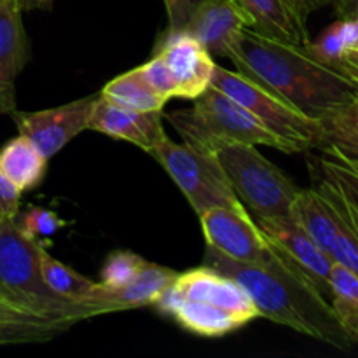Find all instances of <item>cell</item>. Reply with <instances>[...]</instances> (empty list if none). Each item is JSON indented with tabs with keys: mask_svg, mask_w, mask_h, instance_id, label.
Segmentation results:
<instances>
[{
	"mask_svg": "<svg viewBox=\"0 0 358 358\" xmlns=\"http://www.w3.org/2000/svg\"><path fill=\"white\" fill-rule=\"evenodd\" d=\"M52 3V0H21V6H23V10L30 9H45Z\"/></svg>",
	"mask_w": 358,
	"mask_h": 358,
	"instance_id": "cell-35",
	"label": "cell"
},
{
	"mask_svg": "<svg viewBox=\"0 0 358 358\" xmlns=\"http://www.w3.org/2000/svg\"><path fill=\"white\" fill-rule=\"evenodd\" d=\"M297 2L301 3V7H303L306 13H311V10L318 9V7L327 6V3H331L332 0H297Z\"/></svg>",
	"mask_w": 358,
	"mask_h": 358,
	"instance_id": "cell-36",
	"label": "cell"
},
{
	"mask_svg": "<svg viewBox=\"0 0 358 358\" xmlns=\"http://www.w3.org/2000/svg\"><path fill=\"white\" fill-rule=\"evenodd\" d=\"M87 129L103 133L110 138L124 140L149 152L164 135L163 110H133V108L112 103L98 94Z\"/></svg>",
	"mask_w": 358,
	"mask_h": 358,
	"instance_id": "cell-14",
	"label": "cell"
},
{
	"mask_svg": "<svg viewBox=\"0 0 358 358\" xmlns=\"http://www.w3.org/2000/svg\"><path fill=\"white\" fill-rule=\"evenodd\" d=\"M194 101L191 108L163 112V119L171 122L187 145L203 149L213 140H224L275 147L285 152L283 143L271 131L222 91L210 86Z\"/></svg>",
	"mask_w": 358,
	"mask_h": 358,
	"instance_id": "cell-7",
	"label": "cell"
},
{
	"mask_svg": "<svg viewBox=\"0 0 358 358\" xmlns=\"http://www.w3.org/2000/svg\"><path fill=\"white\" fill-rule=\"evenodd\" d=\"M142 76L145 77L147 83L157 91L163 98L171 100L177 94V87H175V80L171 77L170 69L166 66V63L161 59V56L154 55L149 62H145L143 65L138 66Z\"/></svg>",
	"mask_w": 358,
	"mask_h": 358,
	"instance_id": "cell-30",
	"label": "cell"
},
{
	"mask_svg": "<svg viewBox=\"0 0 358 358\" xmlns=\"http://www.w3.org/2000/svg\"><path fill=\"white\" fill-rule=\"evenodd\" d=\"M16 224L30 240L38 241V243L42 238L55 236L59 229L66 226L65 220L59 219L58 213L48 208H41V206H31L20 219L16 217Z\"/></svg>",
	"mask_w": 358,
	"mask_h": 358,
	"instance_id": "cell-29",
	"label": "cell"
},
{
	"mask_svg": "<svg viewBox=\"0 0 358 358\" xmlns=\"http://www.w3.org/2000/svg\"><path fill=\"white\" fill-rule=\"evenodd\" d=\"M227 58L238 72L317 121L352 103L358 90L345 70L315 56L308 45L269 38L254 28L241 31Z\"/></svg>",
	"mask_w": 358,
	"mask_h": 358,
	"instance_id": "cell-1",
	"label": "cell"
},
{
	"mask_svg": "<svg viewBox=\"0 0 358 358\" xmlns=\"http://www.w3.org/2000/svg\"><path fill=\"white\" fill-rule=\"evenodd\" d=\"M168 14L166 30H184L185 23L203 0H163Z\"/></svg>",
	"mask_w": 358,
	"mask_h": 358,
	"instance_id": "cell-31",
	"label": "cell"
},
{
	"mask_svg": "<svg viewBox=\"0 0 358 358\" xmlns=\"http://www.w3.org/2000/svg\"><path fill=\"white\" fill-rule=\"evenodd\" d=\"M353 163H355V164H357V166H358V163H357V161H353Z\"/></svg>",
	"mask_w": 358,
	"mask_h": 358,
	"instance_id": "cell-38",
	"label": "cell"
},
{
	"mask_svg": "<svg viewBox=\"0 0 358 358\" xmlns=\"http://www.w3.org/2000/svg\"><path fill=\"white\" fill-rule=\"evenodd\" d=\"M177 275L178 271L175 269L147 261L138 275L122 289L108 290L98 282V289L91 299V304L100 308L103 315L154 306V303L177 278Z\"/></svg>",
	"mask_w": 358,
	"mask_h": 358,
	"instance_id": "cell-15",
	"label": "cell"
},
{
	"mask_svg": "<svg viewBox=\"0 0 358 358\" xmlns=\"http://www.w3.org/2000/svg\"><path fill=\"white\" fill-rule=\"evenodd\" d=\"M320 149L322 157L318 159L320 175L332 182L358 212V166L334 145L325 143Z\"/></svg>",
	"mask_w": 358,
	"mask_h": 358,
	"instance_id": "cell-25",
	"label": "cell"
},
{
	"mask_svg": "<svg viewBox=\"0 0 358 358\" xmlns=\"http://www.w3.org/2000/svg\"><path fill=\"white\" fill-rule=\"evenodd\" d=\"M175 80V98L196 100L210 87L217 63L205 45L185 30H166L156 48Z\"/></svg>",
	"mask_w": 358,
	"mask_h": 358,
	"instance_id": "cell-11",
	"label": "cell"
},
{
	"mask_svg": "<svg viewBox=\"0 0 358 358\" xmlns=\"http://www.w3.org/2000/svg\"><path fill=\"white\" fill-rule=\"evenodd\" d=\"M2 345H3V343H2V341H0V346H2Z\"/></svg>",
	"mask_w": 358,
	"mask_h": 358,
	"instance_id": "cell-39",
	"label": "cell"
},
{
	"mask_svg": "<svg viewBox=\"0 0 358 358\" xmlns=\"http://www.w3.org/2000/svg\"><path fill=\"white\" fill-rule=\"evenodd\" d=\"M23 192L14 187L2 173H0V220L16 219L20 212V199Z\"/></svg>",
	"mask_w": 358,
	"mask_h": 358,
	"instance_id": "cell-32",
	"label": "cell"
},
{
	"mask_svg": "<svg viewBox=\"0 0 358 358\" xmlns=\"http://www.w3.org/2000/svg\"><path fill=\"white\" fill-rule=\"evenodd\" d=\"M310 51L324 62L338 66V62L350 51L357 48V35L352 21L341 17L339 21L325 28L317 41L308 44Z\"/></svg>",
	"mask_w": 358,
	"mask_h": 358,
	"instance_id": "cell-27",
	"label": "cell"
},
{
	"mask_svg": "<svg viewBox=\"0 0 358 358\" xmlns=\"http://www.w3.org/2000/svg\"><path fill=\"white\" fill-rule=\"evenodd\" d=\"M245 28H252V20L234 0H203L184 30L212 56L227 58Z\"/></svg>",
	"mask_w": 358,
	"mask_h": 358,
	"instance_id": "cell-13",
	"label": "cell"
},
{
	"mask_svg": "<svg viewBox=\"0 0 358 358\" xmlns=\"http://www.w3.org/2000/svg\"><path fill=\"white\" fill-rule=\"evenodd\" d=\"M38 247L16 219L0 220V297L49 320L77 324L101 317L100 308L72 303L49 289L41 273Z\"/></svg>",
	"mask_w": 358,
	"mask_h": 358,
	"instance_id": "cell-4",
	"label": "cell"
},
{
	"mask_svg": "<svg viewBox=\"0 0 358 358\" xmlns=\"http://www.w3.org/2000/svg\"><path fill=\"white\" fill-rule=\"evenodd\" d=\"M100 96L121 107L142 112H161L168 103L166 98L161 96L147 83L138 66L108 80L101 90Z\"/></svg>",
	"mask_w": 358,
	"mask_h": 358,
	"instance_id": "cell-22",
	"label": "cell"
},
{
	"mask_svg": "<svg viewBox=\"0 0 358 358\" xmlns=\"http://www.w3.org/2000/svg\"><path fill=\"white\" fill-rule=\"evenodd\" d=\"M315 187L327 201L336 222V240L332 245V261L341 264L358 278V212L325 177L315 178Z\"/></svg>",
	"mask_w": 358,
	"mask_h": 358,
	"instance_id": "cell-17",
	"label": "cell"
},
{
	"mask_svg": "<svg viewBox=\"0 0 358 358\" xmlns=\"http://www.w3.org/2000/svg\"><path fill=\"white\" fill-rule=\"evenodd\" d=\"M70 322L49 320L38 317L17 304L0 297V341L3 345L48 343L69 331Z\"/></svg>",
	"mask_w": 358,
	"mask_h": 358,
	"instance_id": "cell-19",
	"label": "cell"
},
{
	"mask_svg": "<svg viewBox=\"0 0 358 358\" xmlns=\"http://www.w3.org/2000/svg\"><path fill=\"white\" fill-rule=\"evenodd\" d=\"M289 217L325 254L331 255L336 240V222L327 201L317 187L299 189L290 205Z\"/></svg>",
	"mask_w": 358,
	"mask_h": 358,
	"instance_id": "cell-20",
	"label": "cell"
},
{
	"mask_svg": "<svg viewBox=\"0 0 358 358\" xmlns=\"http://www.w3.org/2000/svg\"><path fill=\"white\" fill-rule=\"evenodd\" d=\"M98 94H90L80 100L44 108L37 112L14 110L13 119L20 135L30 140L44 157H52L72 138L86 131L91 112Z\"/></svg>",
	"mask_w": 358,
	"mask_h": 358,
	"instance_id": "cell-10",
	"label": "cell"
},
{
	"mask_svg": "<svg viewBox=\"0 0 358 358\" xmlns=\"http://www.w3.org/2000/svg\"><path fill=\"white\" fill-rule=\"evenodd\" d=\"M16 110V96L13 87L0 86V114H13Z\"/></svg>",
	"mask_w": 358,
	"mask_h": 358,
	"instance_id": "cell-34",
	"label": "cell"
},
{
	"mask_svg": "<svg viewBox=\"0 0 358 358\" xmlns=\"http://www.w3.org/2000/svg\"><path fill=\"white\" fill-rule=\"evenodd\" d=\"M210 86L247 108L268 131L285 147L287 154L320 149L325 143L324 126L320 121L303 114L283 98L266 90L243 73L215 65Z\"/></svg>",
	"mask_w": 358,
	"mask_h": 358,
	"instance_id": "cell-6",
	"label": "cell"
},
{
	"mask_svg": "<svg viewBox=\"0 0 358 358\" xmlns=\"http://www.w3.org/2000/svg\"><path fill=\"white\" fill-rule=\"evenodd\" d=\"M154 306L201 338H222L261 318L240 283L206 264L178 273Z\"/></svg>",
	"mask_w": 358,
	"mask_h": 358,
	"instance_id": "cell-3",
	"label": "cell"
},
{
	"mask_svg": "<svg viewBox=\"0 0 358 358\" xmlns=\"http://www.w3.org/2000/svg\"><path fill=\"white\" fill-rule=\"evenodd\" d=\"M331 306L352 345H358V278L334 262L331 268Z\"/></svg>",
	"mask_w": 358,
	"mask_h": 358,
	"instance_id": "cell-24",
	"label": "cell"
},
{
	"mask_svg": "<svg viewBox=\"0 0 358 358\" xmlns=\"http://www.w3.org/2000/svg\"><path fill=\"white\" fill-rule=\"evenodd\" d=\"M145 259L129 250H115L108 254L100 273V283L108 290H117L128 285L140 269L145 264Z\"/></svg>",
	"mask_w": 358,
	"mask_h": 358,
	"instance_id": "cell-28",
	"label": "cell"
},
{
	"mask_svg": "<svg viewBox=\"0 0 358 358\" xmlns=\"http://www.w3.org/2000/svg\"><path fill=\"white\" fill-rule=\"evenodd\" d=\"M339 13L343 14V17L352 21L353 28H355V35H357V48L358 49V0H341L339 3Z\"/></svg>",
	"mask_w": 358,
	"mask_h": 358,
	"instance_id": "cell-33",
	"label": "cell"
},
{
	"mask_svg": "<svg viewBox=\"0 0 358 358\" xmlns=\"http://www.w3.org/2000/svg\"><path fill=\"white\" fill-rule=\"evenodd\" d=\"M28 63L21 0H0V86L13 87Z\"/></svg>",
	"mask_w": 358,
	"mask_h": 358,
	"instance_id": "cell-18",
	"label": "cell"
},
{
	"mask_svg": "<svg viewBox=\"0 0 358 358\" xmlns=\"http://www.w3.org/2000/svg\"><path fill=\"white\" fill-rule=\"evenodd\" d=\"M48 170V157L34 143L17 135L0 149V173L21 192L37 187Z\"/></svg>",
	"mask_w": 358,
	"mask_h": 358,
	"instance_id": "cell-21",
	"label": "cell"
},
{
	"mask_svg": "<svg viewBox=\"0 0 358 358\" xmlns=\"http://www.w3.org/2000/svg\"><path fill=\"white\" fill-rule=\"evenodd\" d=\"M205 264L240 283L262 318L338 350L352 348L331 303L278 247L268 264L231 261L206 247Z\"/></svg>",
	"mask_w": 358,
	"mask_h": 358,
	"instance_id": "cell-2",
	"label": "cell"
},
{
	"mask_svg": "<svg viewBox=\"0 0 358 358\" xmlns=\"http://www.w3.org/2000/svg\"><path fill=\"white\" fill-rule=\"evenodd\" d=\"M257 226L280 252L287 255L331 303V268L334 261L325 254L290 217H259Z\"/></svg>",
	"mask_w": 358,
	"mask_h": 358,
	"instance_id": "cell-12",
	"label": "cell"
},
{
	"mask_svg": "<svg viewBox=\"0 0 358 358\" xmlns=\"http://www.w3.org/2000/svg\"><path fill=\"white\" fill-rule=\"evenodd\" d=\"M357 83V86H358V80H355ZM353 105H355V108H357V112H358V90H357V93H355V98H353Z\"/></svg>",
	"mask_w": 358,
	"mask_h": 358,
	"instance_id": "cell-37",
	"label": "cell"
},
{
	"mask_svg": "<svg viewBox=\"0 0 358 358\" xmlns=\"http://www.w3.org/2000/svg\"><path fill=\"white\" fill-rule=\"evenodd\" d=\"M212 152L233 185L238 199L259 217H289L290 205L299 192L296 182L262 156L255 145L213 140L203 149Z\"/></svg>",
	"mask_w": 358,
	"mask_h": 358,
	"instance_id": "cell-5",
	"label": "cell"
},
{
	"mask_svg": "<svg viewBox=\"0 0 358 358\" xmlns=\"http://www.w3.org/2000/svg\"><path fill=\"white\" fill-rule=\"evenodd\" d=\"M149 154L170 175L198 215L213 206L245 208L212 152L173 142L164 133Z\"/></svg>",
	"mask_w": 358,
	"mask_h": 358,
	"instance_id": "cell-8",
	"label": "cell"
},
{
	"mask_svg": "<svg viewBox=\"0 0 358 358\" xmlns=\"http://www.w3.org/2000/svg\"><path fill=\"white\" fill-rule=\"evenodd\" d=\"M206 247L224 257L247 264H268L276 247L268 240L247 208L213 206L199 213Z\"/></svg>",
	"mask_w": 358,
	"mask_h": 358,
	"instance_id": "cell-9",
	"label": "cell"
},
{
	"mask_svg": "<svg viewBox=\"0 0 358 358\" xmlns=\"http://www.w3.org/2000/svg\"><path fill=\"white\" fill-rule=\"evenodd\" d=\"M38 262H41V273L44 276V282L48 283L49 289L55 290L58 296L72 301V303L93 306L91 299L96 292L98 282L79 275L76 269L52 257L42 243L38 247Z\"/></svg>",
	"mask_w": 358,
	"mask_h": 358,
	"instance_id": "cell-23",
	"label": "cell"
},
{
	"mask_svg": "<svg viewBox=\"0 0 358 358\" xmlns=\"http://www.w3.org/2000/svg\"><path fill=\"white\" fill-rule=\"evenodd\" d=\"M325 143L358 163V112L353 101L322 119ZM324 143V145H325Z\"/></svg>",
	"mask_w": 358,
	"mask_h": 358,
	"instance_id": "cell-26",
	"label": "cell"
},
{
	"mask_svg": "<svg viewBox=\"0 0 358 358\" xmlns=\"http://www.w3.org/2000/svg\"><path fill=\"white\" fill-rule=\"evenodd\" d=\"M250 16L252 28L269 38L296 45L310 44L308 13L297 0H234Z\"/></svg>",
	"mask_w": 358,
	"mask_h": 358,
	"instance_id": "cell-16",
	"label": "cell"
}]
</instances>
